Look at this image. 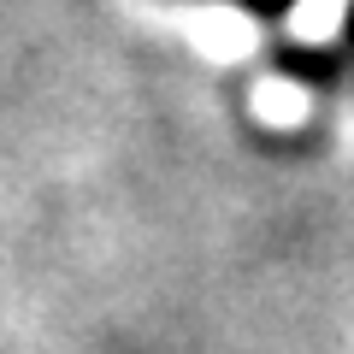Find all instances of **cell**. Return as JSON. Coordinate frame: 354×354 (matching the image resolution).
I'll use <instances>...</instances> for the list:
<instances>
[{
	"instance_id": "1",
	"label": "cell",
	"mask_w": 354,
	"mask_h": 354,
	"mask_svg": "<svg viewBox=\"0 0 354 354\" xmlns=\"http://www.w3.org/2000/svg\"><path fill=\"white\" fill-rule=\"evenodd\" d=\"M236 6H248V12H260V18H283L295 0H236Z\"/></svg>"
},
{
	"instance_id": "2",
	"label": "cell",
	"mask_w": 354,
	"mask_h": 354,
	"mask_svg": "<svg viewBox=\"0 0 354 354\" xmlns=\"http://www.w3.org/2000/svg\"><path fill=\"white\" fill-rule=\"evenodd\" d=\"M342 48L354 53V6H348V24H342Z\"/></svg>"
}]
</instances>
